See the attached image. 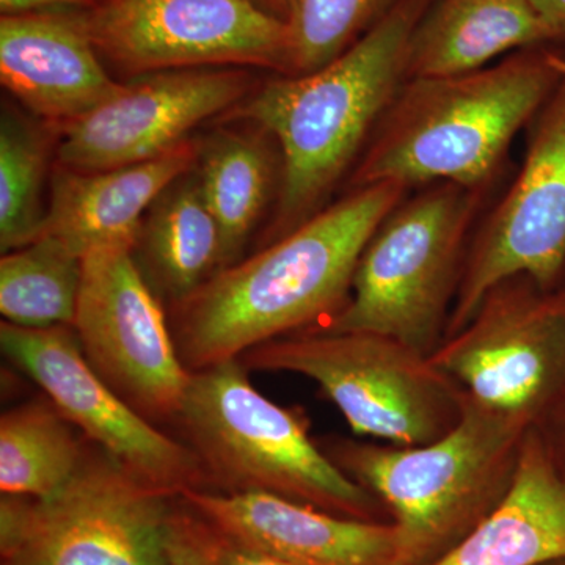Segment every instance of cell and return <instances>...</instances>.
<instances>
[{
    "instance_id": "obj_9",
    "label": "cell",
    "mask_w": 565,
    "mask_h": 565,
    "mask_svg": "<svg viewBox=\"0 0 565 565\" xmlns=\"http://www.w3.org/2000/svg\"><path fill=\"white\" fill-rule=\"evenodd\" d=\"M430 360L476 404L534 426L565 392L564 289L498 282Z\"/></svg>"
},
{
    "instance_id": "obj_25",
    "label": "cell",
    "mask_w": 565,
    "mask_h": 565,
    "mask_svg": "<svg viewBox=\"0 0 565 565\" xmlns=\"http://www.w3.org/2000/svg\"><path fill=\"white\" fill-rule=\"evenodd\" d=\"M401 0H292L291 71L311 73L340 57Z\"/></svg>"
},
{
    "instance_id": "obj_10",
    "label": "cell",
    "mask_w": 565,
    "mask_h": 565,
    "mask_svg": "<svg viewBox=\"0 0 565 565\" xmlns=\"http://www.w3.org/2000/svg\"><path fill=\"white\" fill-rule=\"evenodd\" d=\"M87 21L103 61L136 76L215 66L291 71L288 22L253 0H95Z\"/></svg>"
},
{
    "instance_id": "obj_14",
    "label": "cell",
    "mask_w": 565,
    "mask_h": 565,
    "mask_svg": "<svg viewBox=\"0 0 565 565\" xmlns=\"http://www.w3.org/2000/svg\"><path fill=\"white\" fill-rule=\"evenodd\" d=\"M245 92L247 76L233 66L141 74L65 126L58 161L79 172L150 161L180 147L193 128L230 109Z\"/></svg>"
},
{
    "instance_id": "obj_7",
    "label": "cell",
    "mask_w": 565,
    "mask_h": 565,
    "mask_svg": "<svg viewBox=\"0 0 565 565\" xmlns=\"http://www.w3.org/2000/svg\"><path fill=\"white\" fill-rule=\"evenodd\" d=\"M248 371L310 379L356 437L393 446L433 444L455 429L465 393L430 356L373 332L316 327L241 356Z\"/></svg>"
},
{
    "instance_id": "obj_3",
    "label": "cell",
    "mask_w": 565,
    "mask_h": 565,
    "mask_svg": "<svg viewBox=\"0 0 565 565\" xmlns=\"http://www.w3.org/2000/svg\"><path fill=\"white\" fill-rule=\"evenodd\" d=\"M434 0H401L340 57L305 74H286L237 107L280 145L281 185L275 234L322 211L337 182L408 81L412 35Z\"/></svg>"
},
{
    "instance_id": "obj_31",
    "label": "cell",
    "mask_w": 565,
    "mask_h": 565,
    "mask_svg": "<svg viewBox=\"0 0 565 565\" xmlns=\"http://www.w3.org/2000/svg\"><path fill=\"white\" fill-rule=\"evenodd\" d=\"M256 6L262 7L267 13L280 18L288 22L289 11H291L292 0H253Z\"/></svg>"
},
{
    "instance_id": "obj_2",
    "label": "cell",
    "mask_w": 565,
    "mask_h": 565,
    "mask_svg": "<svg viewBox=\"0 0 565 565\" xmlns=\"http://www.w3.org/2000/svg\"><path fill=\"white\" fill-rule=\"evenodd\" d=\"M564 70L565 44L553 43L471 73L408 79L371 136L352 189L381 182L484 189Z\"/></svg>"
},
{
    "instance_id": "obj_20",
    "label": "cell",
    "mask_w": 565,
    "mask_h": 565,
    "mask_svg": "<svg viewBox=\"0 0 565 565\" xmlns=\"http://www.w3.org/2000/svg\"><path fill=\"white\" fill-rule=\"evenodd\" d=\"M141 225L139 267L156 294L174 305L222 269V237L199 177L177 180L156 200Z\"/></svg>"
},
{
    "instance_id": "obj_23",
    "label": "cell",
    "mask_w": 565,
    "mask_h": 565,
    "mask_svg": "<svg viewBox=\"0 0 565 565\" xmlns=\"http://www.w3.org/2000/svg\"><path fill=\"white\" fill-rule=\"evenodd\" d=\"M82 281V258L50 236L2 253L0 313L25 329L73 327Z\"/></svg>"
},
{
    "instance_id": "obj_21",
    "label": "cell",
    "mask_w": 565,
    "mask_h": 565,
    "mask_svg": "<svg viewBox=\"0 0 565 565\" xmlns=\"http://www.w3.org/2000/svg\"><path fill=\"white\" fill-rule=\"evenodd\" d=\"M87 449L46 396L10 408L0 418V493L43 500L61 492Z\"/></svg>"
},
{
    "instance_id": "obj_12",
    "label": "cell",
    "mask_w": 565,
    "mask_h": 565,
    "mask_svg": "<svg viewBox=\"0 0 565 565\" xmlns=\"http://www.w3.org/2000/svg\"><path fill=\"white\" fill-rule=\"evenodd\" d=\"M525 162L468 245L446 338L473 318L487 292L511 277L557 289L565 274V70L535 115Z\"/></svg>"
},
{
    "instance_id": "obj_24",
    "label": "cell",
    "mask_w": 565,
    "mask_h": 565,
    "mask_svg": "<svg viewBox=\"0 0 565 565\" xmlns=\"http://www.w3.org/2000/svg\"><path fill=\"white\" fill-rule=\"evenodd\" d=\"M47 141L39 126L3 109L0 122V250L39 239L46 223L43 204Z\"/></svg>"
},
{
    "instance_id": "obj_29",
    "label": "cell",
    "mask_w": 565,
    "mask_h": 565,
    "mask_svg": "<svg viewBox=\"0 0 565 565\" xmlns=\"http://www.w3.org/2000/svg\"><path fill=\"white\" fill-rule=\"evenodd\" d=\"M95 0H0V13L20 14L52 9H92Z\"/></svg>"
},
{
    "instance_id": "obj_18",
    "label": "cell",
    "mask_w": 565,
    "mask_h": 565,
    "mask_svg": "<svg viewBox=\"0 0 565 565\" xmlns=\"http://www.w3.org/2000/svg\"><path fill=\"white\" fill-rule=\"evenodd\" d=\"M565 559V479L534 427L503 501L433 565H542Z\"/></svg>"
},
{
    "instance_id": "obj_27",
    "label": "cell",
    "mask_w": 565,
    "mask_h": 565,
    "mask_svg": "<svg viewBox=\"0 0 565 565\" xmlns=\"http://www.w3.org/2000/svg\"><path fill=\"white\" fill-rule=\"evenodd\" d=\"M533 427L546 455L565 479V392Z\"/></svg>"
},
{
    "instance_id": "obj_5",
    "label": "cell",
    "mask_w": 565,
    "mask_h": 565,
    "mask_svg": "<svg viewBox=\"0 0 565 565\" xmlns=\"http://www.w3.org/2000/svg\"><path fill=\"white\" fill-rule=\"evenodd\" d=\"M177 424L210 490L277 494L337 515L392 522L384 503L310 437L302 414L255 388L239 359L193 371Z\"/></svg>"
},
{
    "instance_id": "obj_13",
    "label": "cell",
    "mask_w": 565,
    "mask_h": 565,
    "mask_svg": "<svg viewBox=\"0 0 565 565\" xmlns=\"http://www.w3.org/2000/svg\"><path fill=\"white\" fill-rule=\"evenodd\" d=\"M0 345L90 444L140 481L173 498L206 489L195 452L110 388L85 359L73 327L25 329L2 322Z\"/></svg>"
},
{
    "instance_id": "obj_6",
    "label": "cell",
    "mask_w": 565,
    "mask_h": 565,
    "mask_svg": "<svg viewBox=\"0 0 565 565\" xmlns=\"http://www.w3.org/2000/svg\"><path fill=\"white\" fill-rule=\"evenodd\" d=\"M481 193L438 182L397 204L364 247L348 302L323 329L385 334L433 355L445 340Z\"/></svg>"
},
{
    "instance_id": "obj_1",
    "label": "cell",
    "mask_w": 565,
    "mask_h": 565,
    "mask_svg": "<svg viewBox=\"0 0 565 565\" xmlns=\"http://www.w3.org/2000/svg\"><path fill=\"white\" fill-rule=\"evenodd\" d=\"M407 189H352L345 199L212 275L174 305L172 332L191 373L241 359L256 345L326 326L351 294L360 256Z\"/></svg>"
},
{
    "instance_id": "obj_32",
    "label": "cell",
    "mask_w": 565,
    "mask_h": 565,
    "mask_svg": "<svg viewBox=\"0 0 565 565\" xmlns=\"http://www.w3.org/2000/svg\"><path fill=\"white\" fill-rule=\"evenodd\" d=\"M542 565H565V559L552 561V563H546Z\"/></svg>"
},
{
    "instance_id": "obj_33",
    "label": "cell",
    "mask_w": 565,
    "mask_h": 565,
    "mask_svg": "<svg viewBox=\"0 0 565 565\" xmlns=\"http://www.w3.org/2000/svg\"><path fill=\"white\" fill-rule=\"evenodd\" d=\"M559 288H563L564 291H565V274H564V278H563V281H561V286Z\"/></svg>"
},
{
    "instance_id": "obj_16",
    "label": "cell",
    "mask_w": 565,
    "mask_h": 565,
    "mask_svg": "<svg viewBox=\"0 0 565 565\" xmlns=\"http://www.w3.org/2000/svg\"><path fill=\"white\" fill-rule=\"evenodd\" d=\"M214 525L294 565H394L392 522L332 514L270 493L199 489L180 498Z\"/></svg>"
},
{
    "instance_id": "obj_28",
    "label": "cell",
    "mask_w": 565,
    "mask_h": 565,
    "mask_svg": "<svg viewBox=\"0 0 565 565\" xmlns=\"http://www.w3.org/2000/svg\"><path fill=\"white\" fill-rule=\"evenodd\" d=\"M167 555H169V565H211L185 525L178 500L174 501L172 516H170Z\"/></svg>"
},
{
    "instance_id": "obj_4",
    "label": "cell",
    "mask_w": 565,
    "mask_h": 565,
    "mask_svg": "<svg viewBox=\"0 0 565 565\" xmlns=\"http://www.w3.org/2000/svg\"><path fill=\"white\" fill-rule=\"evenodd\" d=\"M531 427L465 394L462 418L433 444L333 438L321 446L345 475L384 503L397 535L394 565H433L503 501Z\"/></svg>"
},
{
    "instance_id": "obj_11",
    "label": "cell",
    "mask_w": 565,
    "mask_h": 565,
    "mask_svg": "<svg viewBox=\"0 0 565 565\" xmlns=\"http://www.w3.org/2000/svg\"><path fill=\"white\" fill-rule=\"evenodd\" d=\"M73 329L93 370L126 403L151 423H177L192 373L132 248H96L82 258Z\"/></svg>"
},
{
    "instance_id": "obj_8",
    "label": "cell",
    "mask_w": 565,
    "mask_h": 565,
    "mask_svg": "<svg viewBox=\"0 0 565 565\" xmlns=\"http://www.w3.org/2000/svg\"><path fill=\"white\" fill-rule=\"evenodd\" d=\"M177 500L95 446L61 492L2 494L0 565H169Z\"/></svg>"
},
{
    "instance_id": "obj_22",
    "label": "cell",
    "mask_w": 565,
    "mask_h": 565,
    "mask_svg": "<svg viewBox=\"0 0 565 565\" xmlns=\"http://www.w3.org/2000/svg\"><path fill=\"white\" fill-rule=\"evenodd\" d=\"M204 200L222 237V269L239 258L273 188L266 145L244 134H218L203 150L199 170ZM221 269V270H222Z\"/></svg>"
},
{
    "instance_id": "obj_26",
    "label": "cell",
    "mask_w": 565,
    "mask_h": 565,
    "mask_svg": "<svg viewBox=\"0 0 565 565\" xmlns=\"http://www.w3.org/2000/svg\"><path fill=\"white\" fill-rule=\"evenodd\" d=\"M178 501L185 525L211 565H294L214 525L192 511L180 498Z\"/></svg>"
},
{
    "instance_id": "obj_19",
    "label": "cell",
    "mask_w": 565,
    "mask_h": 565,
    "mask_svg": "<svg viewBox=\"0 0 565 565\" xmlns=\"http://www.w3.org/2000/svg\"><path fill=\"white\" fill-rule=\"evenodd\" d=\"M553 43L527 0H434L412 35L407 77L471 73L509 52Z\"/></svg>"
},
{
    "instance_id": "obj_15",
    "label": "cell",
    "mask_w": 565,
    "mask_h": 565,
    "mask_svg": "<svg viewBox=\"0 0 565 565\" xmlns=\"http://www.w3.org/2000/svg\"><path fill=\"white\" fill-rule=\"evenodd\" d=\"M93 43L87 10L0 18V81L43 120L68 126L121 88Z\"/></svg>"
},
{
    "instance_id": "obj_17",
    "label": "cell",
    "mask_w": 565,
    "mask_h": 565,
    "mask_svg": "<svg viewBox=\"0 0 565 565\" xmlns=\"http://www.w3.org/2000/svg\"><path fill=\"white\" fill-rule=\"evenodd\" d=\"M195 159V147L185 140L150 161L118 169L79 172L61 166L52 177L41 236L54 237L81 258L103 247L134 250L145 212L174 181L189 173Z\"/></svg>"
},
{
    "instance_id": "obj_30",
    "label": "cell",
    "mask_w": 565,
    "mask_h": 565,
    "mask_svg": "<svg viewBox=\"0 0 565 565\" xmlns=\"http://www.w3.org/2000/svg\"><path fill=\"white\" fill-rule=\"evenodd\" d=\"M535 13L553 32L557 43L565 44V0H527Z\"/></svg>"
}]
</instances>
